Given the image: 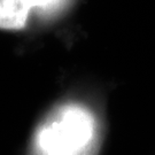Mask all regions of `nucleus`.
Segmentation results:
<instances>
[{
	"mask_svg": "<svg viewBox=\"0 0 155 155\" xmlns=\"http://www.w3.org/2000/svg\"><path fill=\"white\" fill-rule=\"evenodd\" d=\"M58 2L59 0H0V30H23L33 15L54 8Z\"/></svg>",
	"mask_w": 155,
	"mask_h": 155,
	"instance_id": "2",
	"label": "nucleus"
},
{
	"mask_svg": "<svg viewBox=\"0 0 155 155\" xmlns=\"http://www.w3.org/2000/svg\"><path fill=\"white\" fill-rule=\"evenodd\" d=\"M93 116L86 108L66 105L43 124L37 147L43 155H79L93 140Z\"/></svg>",
	"mask_w": 155,
	"mask_h": 155,
	"instance_id": "1",
	"label": "nucleus"
}]
</instances>
